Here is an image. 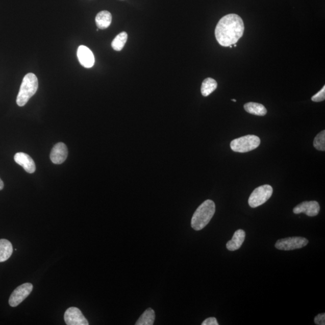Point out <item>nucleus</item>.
Listing matches in <instances>:
<instances>
[{
	"instance_id": "f257e3e1",
	"label": "nucleus",
	"mask_w": 325,
	"mask_h": 325,
	"mask_svg": "<svg viewBox=\"0 0 325 325\" xmlns=\"http://www.w3.org/2000/svg\"><path fill=\"white\" fill-rule=\"evenodd\" d=\"M244 26L243 19L236 14H229L220 19L215 29L217 41L222 46L236 44L242 38Z\"/></svg>"
},
{
	"instance_id": "f03ea898",
	"label": "nucleus",
	"mask_w": 325,
	"mask_h": 325,
	"mask_svg": "<svg viewBox=\"0 0 325 325\" xmlns=\"http://www.w3.org/2000/svg\"><path fill=\"white\" fill-rule=\"evenodd\" d=\"M215 204L212 200H206L197 208L194 213L191 226L195 231L203 230L207 226L215 213Z\"/></svg>"
},
{
	"instance_id": "7ed1b4c3",
	"label": "nucleus",
	"mask_w": 325,
	"mask_h": 325,
	"mask_svg": "<svg viewBox=\"0 0 325 325\" xmlns=\"http://www.w3.org/2000/svg\"><path fill=\"white\" fill-rule=\"evenodd\" d=\"M38 89V80L33 73H29L23 79L16 98V103L20 107L24 106L29 100L34 95Z\"/></svg>"
},
{
	"instance_id": "20e7f679",
	"label": "nucleus",
	"mask_w": 325,
	"mask_h": 325,
	"mask_svg": "<svg viewBox=\"0 0 325 325\" xmlns=\"http://www.w3.org/2000/svg\"><path fill=\"white\" fill-rule=\"evenodd\" d=\"M261 140L256 135H247L233 140L230 143L231 149L234 152L244 153L258 148Z\"/></svg>"
},
{
	"instance_id": "39448f33",
	"label": "nucleus",
	"mask_w": 325,
	"mask_h": 325,
	"mask_svg": "<svg viewBox=\"0 0 325 325\" xmlns=\"http://www.w3.org/2000/svg\"><path fill=\"white\" fill-rule=\"evenodd\" d=\"M272 193L273 188L268 184L257 187L253 191L249 197V206L256 208L263 205L270 198Z\"/></svg>"
},
{
	"instance_id": "423d86ee",
	"label": "nucleus",
	"mask_w": 325,
	"mask_h": 325,
	"mask_svg": "<svg viewBox=\"0 0 325 325\" xmlns=\"http://www.w3.org/2000/svg\"><path fill=\"white\" fill-rule=\"evenodd\" d=\"M308 240L304 237H292L278 240L276 248L282 251H291L303 248L307 245Z\"/></svg>"
},
{
	"instance_id": "0eeeda50",
	"label": "nucleus",
	"mask_w": 325,
	"mask_h": 325,
	"mask_svg": "<svg viewBox=\"0 0 325 325\" xmlns=\"http://www.w3.org/2000/svg\"><path fill=\"white\" fill-rule=\"evenodd\" d=\"M33 289L31 283H25L21 285L13 291L9 300L10 306L16 307L24 301Z\"/></svg>"
},
{
	"instance_id": "6e6552de",
	"label": "nucleus",
	"mask_w": 325,
	"mask_h": 325,
	"mask_svg": "<svg viewBox=\"0 0 325 325\" xmlns=\"http://www.w3.org/2000/svg\"><path fill=\"white\" fill-rule=\"evenodd\" d=\"M64 319L68 325H88L89 322L82 313L76 307H70L65 311Z\"/></svg>"
},
{
	"instance_id": "1a4fd4ad",
	"label": "nucleus",
	"mask_w": 325,
	"mask_h": 325,
	"mask_svg": "<svg viewBox=\"0 0 325 325\" xmlns=\"http://www.w3.org/2000/svg\"><path fill=\"white\" fill-rule=\"evenodd\" d=\"M319 204L317 201H305L294 208V214L304 213L310 217H314L319 214Z\"/></svg>"
},
{
	"instance_id": "9d476101",
	"label": "nucleus",
	"mask_w": 325,
	"mask_h": 325,
	"mask_svg": "<svg viewBox=\"0 0 325 325\" xmlns=\"http://www.w3.org/2000/svg\"><path fill=\"white\" fill-rule=\"evenodd\" d=\"M77 57L80 64L90 68L95 64V57L91 50L85 45H80L77 50Z\"/></svg>"
},
{
	"instance_id": "9b49d317",
	"label": "nucleus",
	"mask_w": 325,
	"mask_h": 325,
	"mask_svg": "<svg viewBox=\"0 0 325 325\" xmlns=\"http://www.w3.org/2000/svg\"><path fill=\"white\" fill-rule=\"evenodd\" d=\"M68 151L65 143L60 142L54 146L50 159L53 163L60 165L65 162L68 157Z\"/></svg>"
},
{
	"instance_id": "f8f14e48",
	"label": "nucleus",
	"mask_w": 325,
	"mask_h": 325,
	"mask_svg": "<svg viewBox=\"0 0 325 325\" xmlns=\"http://www.w3.org/2000/svg\"><path fill=\"white\" fill-rule=\"evenodd\" d=\"M14 160L27 172L33 173L35 172L36 165L34 160L28 154L24 153H16L14 156Z\"/></svg>"
},
{
	"instance_id": "ddd939ff",
	"label": "nucleus",
	"mask_w": 325,
	"mask_h": 325,
	"mask_svg": "<svg viewBox=\"0 0 325 325\" xmlns=\"http://www.w3.org/2000/svg\"><path fill=\"white\" fill-rule=\"evenodd\" d=\"M246 234L242 230H238L234 233L233 239L227 243V248L230 251L239 249L242 246Z\"/></svg>"
},
{
	"instance_id": "4468645a",
	"label": "nucleus",
	"mask_w": 325,
	"mask_h": 325,
	"mask_svg": "<svg viewBox=\"0 0 325 325\" xmlns=\"http://www.w3.org/2000/svg\"><path fill=\"white\" fill-rule=\"evenodd\" d=\"M112 16L108 11H103L97 14L95 18V22L98 29L105 30L108 28L111 24Z\"/></svg>"
},
{
	"instance_id": "2eb2a0df",
	"label": "nucleus",
	"mask_w": 325,
	"mask_h": 325,
	"mask_svg": "<svg viewBox=\"0 0 325 325\" xmlns=\"http://www.w3.org/2000/svg\"><path fill=\"white\" fill-rule=\"evenodd\" d=\"M13 246L11 242L6 239H0V263L4 262L11 257Z\"/></svg>"
},
{
	"instance_id": "dca6fc26",
	"label": "nucleus",
	"mask_w": 325,
	"mask_h": 325,
	"mask_svg": "<svg viewBox=\"0 0 325 325\" xmlns=\"http://www.w3.org/2000/svg\"><path fill=\"white\" fill-rule=\"evenodd\" d=\"M244 109L247 113L257 116L266 115L267 110L261 104L257 103H247L244 105Z\"/></svg>"
},
{
	"instance_id": "f3484780",
	"label": "nucleus",
	"mask_w": 325,
	"mask_h": 325,
	"mask_svg": "<svg viewBox=\"0 0 325 325\" xmlns=\"http://www.w3.org/2000/svg\"><path fill=\"white\" fill-rule=\"evenodd\" d=\"M156 314L152 308H149L145 311L137 320L136 325H153L155 320Z\"/></svg>"
},
{
	"instance_id": "a211bd4d",
	"label": "nucleus",
	"mask_w": 325,
	"mask_h": 325,
	"mask_svg": "<svg viewBox=\"0 0 325 325\" xmlns=\"http://www.w3.org/2000/svg\"><path fill=\"white\" fill-rule=\"evenodd\" d=\"M217 83L215 80L207 78L204 80L201 86V93L204 96H208L217 89Z\"/></svg>"
},
{
	"instance_id": "6ab92c4d",
	"label": "nucleus",
	"mask_w": 325,
	"mask_h": 325,
	"mask_svg": "<svg viewBox=\"0 0 325 325\" xmlns=\"http://www.w3.org/2000/svg\"><path fill=\"white\" fill-rule=\"evenodd\" d=\"M127 38H128V35H127L126 32H123L119 33L112 42L113 49L117 52L121 51L123 48L124 47Z\"/></svg>"
},
{
	"instance_id": "aec40b11",
	"label": "nucleus",
	"mask_w": 325,
	"mask_h": 325,
	"mask_svg": "<svg viewBox=\"0 0 325 325\" xmlns=\"http://www.w3.org/2000/svg\"><path fill=\"white\" fill-rule=\"evenodd\" d=\"M314 146L315 148L321 152L325 151V131L323 130L320 133L318 134L315 137L314 142Z\"/></svg>"
},
{
	"instance_id": "412c9836",
	"label": "nucleus",
	"mask_w": 325,
	"mask_h": 325,
	"mask_svg": "<svg viewBox=\"0 0 325 325\" xmlns=\"http://www.w3.org/2000/svg\"><path fill=\"white\" fill-rule=\"evenodd\" d=\"M325 99V86L323 87L320 91L314 95L311 98V100L314 102H323Z\"/></svg>"
},
{
	"instance_id": "4be33fe9",
	"label": "nucleus",
	"mask_w": 325,
	"mask_h": 325,
	"mask_svg": "<svg viewBox=\"0 0 325 325\" xmlns=\"http://www.w3.org/2000/svg\"><path fill=\"white\" fill-rule=\"evenodd\" d=\"M314 323L318 325L325 324V314L321 313L318 314L314 318Z\"/></svg>"
},
{
	"instance_id": "5701e85b",
	"label": "nucleus",
	"mask_w": 325,
	"mask_h": 325,
	"mask_svg": "<svg viewBox=\"0 0 325 325\" xmlns=\"http://www.w3.org/2000/svg\"><path fill=\"white\" fill-rule=\"evenodd\" d=\"M215 317H210L206 319L202 323V325H218Z\"/></svg>"
},
{
	"instance_id": "b1692460",
	"label": "nucleus",
	"mask_w": 325,
	"mask_h": 325,
	"mask_svg": "<svg viewBox=\"0 0 325 325\" xmlns=\"http://www.w3.org/2000/svg\"><path fill=\"white\" fill-rule=\"evenodd\" d=\"M4 188V183H3V181L0 179V190H2Z\"/></svg>"
},
{
	"instance_id": "393cba45",
	"label": "nucleus",
	"mask_w": 325,
	"mask_h": 325,
	"mask_svg": "<svg viewBox=\"0 0 325 325\" xmlns=\"http://www.w3.org/2000/svg\"><path fill=\"white\" fill-rule=\"evenodd\" d=\"M231 100H232V102H237L236 99H231Z\"/></svg>"
}]
</instances>
